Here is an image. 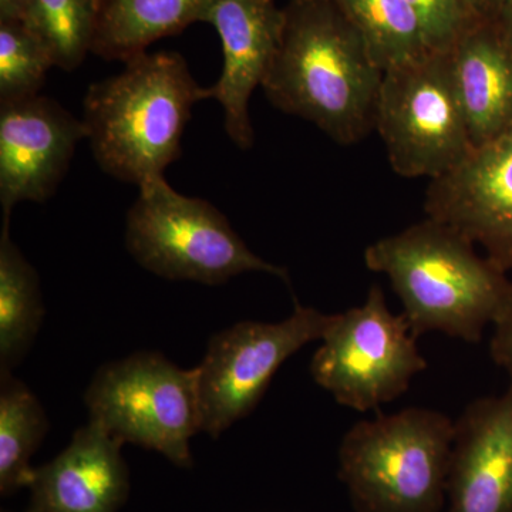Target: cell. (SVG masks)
I'll return each instance as SVG.
<instances>
[{"instance_id": "obj_3", "label": "cell", "mask_w": 512, "mask_h": 512, "mask_svg": "<svg viewBox=\"0 0 512 512\" xmlns=\"http://www.w3.org/2000/svg\"><path fill=\"white\" fill-rule=\"evenodd\" d=\"M123 72L90 84L83 123L104 173L141 185L164 177L181 156L191 110L210 99L177 52L141 53Z\"/></svg>"}, {"instance_id": "obj_18", "label": "cell", "mask_w": 512, "mask_h": 512, "mask_svg": "<svg viewBox=\"0 0 512 512\" xmlns=\"http://www.w3.org/2000/svg\"><path fill=\"white\" fill-rule=\"evenodd\" d=\"M50 420L28 384L13 373L0 375V494L28 488L30 460L42 446Z\"/></svg>"}, {"instance_id": "obj_2", "label": "cell", "mask_w": 512, "mask_h": 512, "mask_svg": "<svg viewBox=\"0 0 512 512\" xmlns=\"http://www.w3.org/2000/svg\"><path fill=\"white\" fill-rule=\"evenodd\" d=\"M456 229L427 217L365 249L370 271L389 278L416 338L440 332L480 343L512 295L508 272Z\"/></svg>"}, {"instance_id": "obj_8", "label": "cell", "mask_w": 512, "mask_h": 512, "mask_svg": "<svg viewBox=\"0 0 512 512\" xmlns=\"http://www.w3.org/2000/svg\"><path fill=\"white\" fill-rule=\"evenodd\" d=\"M375 131L404 178H439L474 150L448 52L383 73Z\"/></svg>"}, {"instance_id": "obj_25", "label": "cell", "mask_w": 512, "mask_h": 512, "mask_svg": "<svg viewBox=\"0 0 512 512\" xmlns=\"http://www.w3.org/2000/svg\"><path fill=\"white\" fill-rule=\"evenodd\" d=\"M29 0H0V20L25 19Z\"/></svg>"}, {"instance_id": "obj_9", "label": "cell", "mask_w": 512, "mask_h": 512, "mask_svg": "<svg viewBox=\"0 0 512 512\" xmlns=\"http://www.w3.org/2000/svg\"><path fill=\"white\" fill-rule=\"evenodd\" d=\"M333 315L296 303L281 322L242 320L212 336L197 372L201 433L217 440L254 412L275 373L303 346L320 340Z\"/></svg>"}, {"instance_id": "obj_15", "label": "cell", "mask_w": 512, "mask_h": 512, "mask_svg": "<svg viewBox=\"0 0 512 512\" xmlns=\"http://www.w3.org/2000/svg\"><path fill=\"white\" fill-rule=\"evenodd\" d=\"M473 148L512 130V53L494 23L478 22L448 50Z\"/></svg>"}, {"instance_id": "obj_11", "label": "cell", "mask_w": 512, "mask_h": 512, "mask_svg": "<svg viewBox=\"0 0 512 512\" xmlns=\"http://www.w3.org/2000/svg\"><path fill=\"white\" fill-rule=\"evenodd\" d=\"M83 120L45 96L0 104V205L9 218L20 202H45L69 171Z\"/></svg>"}, {"instance_id": "obj_24", "label": "cell", "mask_w": 512, "mask_h": 512, "mask_svg": "<svg viewBox=\"0 0 512 512\" xmlns=\"http://www.w3.org/2000/svg\"><path fill=\"white\" fill-rule=\"evenodd\" d=\"M466 2L478 19L493 23L510 0H466Z\"/></svg>"}, {"instance_id": "obj_14", "label": "cell", "mask_w": 512, "mask_h": 512, "mask_svg": "<svg viewBox=\"0 0 512 512\" xmlns=\"http://www.w3.org/2000/svg\"><path fill=\"white\" fill-rule=\"evenodd\" d=\"M123 446L89 420L62 453L33 470L26 512H120L130 495Z\"/></svg>"}, {"instance_id": "obj_22", "label": "cell", "mask_w": 512, "mask_h": 512, "mask_svg": "<svg viewBox=\"0 0 512 512\" xmlns=\"http://www.w3.org/2000/svg\"><path fill=\"white\" fill-rule=\"evenodd\" d=\"M417 13L434 53H446L480 19L466 0H406Z\"/></svg>"}, {"instance_id": "obj_16", "label": "cell", "mask_w": 512, "mask_h": 512, "mask_svg": "<svg viewBox=\"0 0 512 512\" xmlns=\"http://www.w3.org/2000/svg\"><path fill=\"white\" fill-rule=\"evenodd\" d=\"M217 0H103L92 53L126 63L163 37L205 22Z\"/></svg>"}, {"instance_id": "obj_10", "label": "cell", "mask_w": 512, "mask_h": 512, "mask_svg": "<svg viewBox=\"0 0 512 512\" xmlns=\"http://www.w3.org/2000/svg\"><path fill=\"white\" fill-rule=\"evenodd\" d=\"M424 211L512 271V130L474 148L456 168L431 180Z\"/></svg>"}, {"instance_id": "obj_17", "label": "cell", "mask_w": 512, "mask_h": 512, "mask_svg": "<svg viewBox=\"0 0 512 512\" xmlns=\"http://www.w3.org/2000/svg\"><path fill=\"white\" fill-rule=\"evenodd\" d=\"M45 319L39 274L10 237L0 234V375L13 373L35 345Z\"/></svg>"}, {"instance_id": "obj_4", "label": "cell", "mask_w": 512, "mask_h": 512, "mask_svg": "<svg viewBox=\"0 0 512 512\" xmlns=\"http://www.w3.org/2000/svg\"><path fill=\"white\" fill-rule=\"evenodd\" d=\"M454 421L407 407L350 427L340 441L339 478L355 512H443Z\"/></svg>"}, {"instance_id": "obj_26", "label": "cell", "mask_w": 512, "mask_h": 512, "mask_svg": "<svg viewBox=\"0 0 512 512\" xmlns=\"http://www.w3.org/2000/svg\"><path fill=\"white\" fill-rule=\"evenodd\" d=\"M494 26L500 33L501 39L512 53V0L503 9V12L494 20Z\"/></svg>"}, {"instance_id": "obj_27", "label": "cell", "mask_w": 512, "mask_h": 512, "mask_svg": "<svg viewBox=\"0 0 512 512\" xmlns=\"http://www.w3.org/2000/svg\"><path fill=\"white\" fill-rule=\"evenodd\" d=\"M2 512H10V511H2Z\"/></svg>"}, {"instance_id": "obj_12", "label": "cell", "mask_w": 512, "mask_h": 512, "mask_svg": "<svg viewBox=\"0 0 512 512\" xmlns=\"http://www.w3.org/2000/svg\"><path fill=\"white\" fill-rule=\"evenodd\" d=\"M284 22V8L276 0H217L205 18L224 52L220 79L208 87L210 99L221 104L225 131L241 150L254 146L249 100L274 62Z\"/></svg>"}, {"instance_id": "obj_19", "label": "cell", "mask_w": 512, "mask_h": 512, "mask_svg": "<svg viewBox=\"0 0 512 512\" xmlns=\"http://www.w3.org/2000/svg\"><path fill=\"white\" fill-rule=\"evenodd\" d=\"M382 72L433 55L417 13L406 0H336Z\"/></svg>"}, {"instance_id": "obj_20", "label": "cell", "mask_w": 512, "mask_h": 512, "mask_svg": "<svg viewBox=\"0 0 512 512\" xmlns=\"http://www.w3.org/2000/svg\"><path fill=\"white\" fill-rule=\"evenodd\" d=\"M103 0H29L23 23L49 50L55 66L72 72L92 53Z\"/></svg>"}, {"instance_id": "obj_23", "label": "cell", "mask_w": 512, "mask_h": 512, "mask_svg": "<svg viewBox=\"0 0 512 512\" xmlns=\"http://www.w3.org/2000/svg\"><path fill=\"white\" fill-rule=\"evenodd\" d=\"M490 340V356L493 362L510 375L512 380V295L504 311L495 320Z\"/></svg>"}, {"instance_id": "obj_13", "label": "cell", "mask_w": 512, "mask_h": 512, "mask_svg": "<svg viewBox=\"0 0 512 512\" xmlns=\"http://www.w3.org/2000/svg\"><path fill=\"white\" fill-rule=\"evenodd\" d=\"M443 512H512V380L454 420Z\"/></svg>"}, {"instance_id": "obj_7", "label": "cell", "mask_w": 512, "mask_h": 512, "mask_svg": "<svg viewBox=\"0 0 512 512\" xmlns=\"http://www.w3.org/2000/svg\"><path fill=\"white\" fill-rule=\"evenodd\" d=\"M402 313L394 315L379 285L362 306L333 315L311 360L312 379L342 406L369 412L399 399L427 369Z\"/></svg>"}, {"instance_id": "obj_5", "label": "cell", "mask_w": 512, "mask_h": 512, "mask_svg": "<svg viewBox=\"0 0 512 512\" xmlns=\"http://www.w3.org/2000/svg\"><path fill=\"white\" fill-rule=\"evenodd\" d=\"M138 188L127 214L126 245L151 274L218 286L247 272H262L289 284L284 266L254 254L211 202L185 197L165 177Z\"/></svg>"}, {"instance_id": "obj_1", "label": "cell", "mask_w": 512, "mask_h": 512, "mask_svg": "<svg viewBox=\"0 0 512 512\" xmlns=\"http://www.w3.org/2000/svg\"><path fill=\"white\" fill-rule=\"evenodd\" d=\"M284 12L265 96L340 146L365 140L375 130L383 72L359 30L336 0H289Z\"/></svg>"}, {"instance_id": "obj_21", "label": "cell", "mask_w": 512, "mask_h": 512, "mask_svg": "<svg viewBox=\"0 0 512 512\" xmlns=\"http://www.w3.org/2000/svg\"><path fill=\"white\" fill-rule=\"evenodd\" d=\"M55 62L49 50L20 20H0V104L39 96Z\"/></svg>"}, {"instance_id": "obj_6", "label": "cell", "mask_w": 512, "mask_h": 512, "mask_svg": "<svg viewBox=\"0 0 512 512\" xmlns=\"http://www.w3.org/2000/svg\"><path fill=\"white\" fill-rule=\"evenodd\" d=\"M84 403L89 420L120 443L192 467L191 439L201 433L195 367L181 369L158 352L133 353L97 370Z\"/></svg>"}]
</instances>
